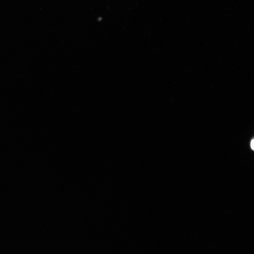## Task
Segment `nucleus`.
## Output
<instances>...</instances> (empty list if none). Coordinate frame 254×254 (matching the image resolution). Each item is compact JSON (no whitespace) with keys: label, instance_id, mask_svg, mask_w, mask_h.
Here are the masks:
<instances>
[{"label":"nucleus","instance_id":"nucleus-1","mask_svg":"<svg viewBox=\"0 0 254 254\" xmlns=\"http://www.w3.org/2000/svg\"><path fill=\"white\" fill-rule=\"evenodd\" d=\"M251 146L252 149L253 150H254V139H253L251 141Z\"/></svg>","mask_w":254,"mask_h":254}]
</instances>
